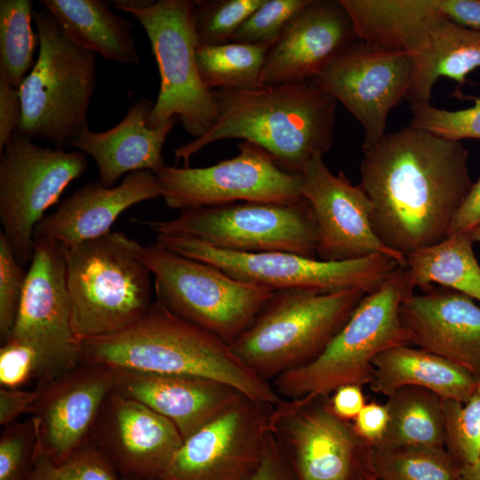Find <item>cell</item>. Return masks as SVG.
<instances>
[{
  "mask_svg": "<svg viewBox=\"0 0 480 480\" xmlns=\"http://www.w3.org/2000/svg\"><path fill=\"white\" fill-rule=\"evenodd\" d=\"M468 152L410 126L364 150L361 188L372 204L380 241L406 258L450 236L453 217L473 186Z\"/></svg>",
  "mask_w": 480,
  "mask_h": 480,
  "instance_id": "obj_1",
  "label": "cell"
},
{
  "mask_svg": "<svg viewBox=\"0 0 480 480\" xmlns=\"http://www.w3.org/2000/svg\"><path fill=\"white\" fill-rule=\"evenodd\" d=\"M211 91L217 120L205 134L174 150L185 166L207 145L240 139L263 148L281 169L300 174L332 146L337 101L309 81Z\"/></svg>",
  "mask_w": 480,
  "mask_h": 480,
  "instance_id": "obj_2",
  "label": "cell"
},
{
  "mask_svg": "<svg viewBox=\"0 0 480 480\" xmlns=\"http://www.w3.org/2000/svg\"><path fill=\"white\" fill-rule=\"evenodd\" d=\"M79 362L113 370L209 378L255 401L274 405L280 399L272 385L249 369L229 344L158 300L131 326L80 340Z\"/></svg>",
  "mask_w": 480,
  "mask_h": 480,
  "instance_id": "obj_3",
  "label": "cell"
},
{
  "mask_svg": "<svg viewBox=\"0 0 480 480\" xmlns=\"http://www.w3.org/2000/svg\"><path fill=\"white\" fill-rule=\"evenodd\" d=\"M365 294L355 289L275 291L230 347L258 377L271 383L317 358Z\"/></svg>",
  "mask_w": 480,
  "mask_h": 480,
  "instance_id": "obj_4",
  "label": "cell"
},
{
  "mask_svg": "<svg viewBox=\"0 0 480 480\" xmlns=\"http://www.w3.org/2000/svg\"><path fill=\"white\" fill-rule=\"evenodd\" d=\"M405 267H397L373 292L365 294L324 351L308 364L276 377L270 384L283 398L331 396L338 388L369 385L373 359L381 352L409 345L400 308L412 294Z\"/></svg>",
  "mask_w": 480,
  "mask_h": 480,
  "instance_id": "obj_5",
  "label": "cell"
},
{
  "mask_svg": "<svg viewBox=\"0 0 480 480\" xmlns=\"http://www.w3.org/2000/svg\"><path fill=\"white\" fill-rule=\"evenodd\" d=\"M37 59L19 87L21 118L17 132L69 146L88 129L87 116L96 88V53L74 43L47 10L33 13Z\"/></svg>",
  "mask_w": 480,
  "mask_h": 480,
  "instance_id": "obj_6",
  "label": "cell"
},
{
  "mask_svg": "<svg viewBox=\"0 0 480 480\" xmlns=\"http://www.w3.org/2000/svg\"><path fill=\"white\" fill-rule=\"evenodd\" d=\"M71 324L77 340L110 335L137 321L151 304V272L126 236L109 233L64 248Z\"/></svg>",
  "mask_w": 480,
  "mask_h": 480,
  "instance_id": "obj_7",
  "label": "cell"
},
{
  "mask_svg": "<svg viewBox=\"0 0 480 480\" xmlns=\"http://www.w3.org/2000/svg\"><path fill=\"white\" fill-rule=\"evenodd\" d=\"M126 243L154 275L156 300L229 345L274 292L156 243L142 245L128 236Z\"/></svg>",
  "mask_w": 480,
  "mask_h": 480,
  "instance_id": "obj_8",
  "label": "cell"
},
{
  "mask_svg": "<svg viewBox=\"0 0 480 480\" xmlns=\"http://www.w3.org/2000/svg\"><path fill=\"white\" fill-rule=\"evenodd\" d=\"M112 5L143 27L158 67L160 89L147 126L159 128L178 118L195 139L205 134L217 120V108L196 62L194 1L159 0L142 8Z\"/></svg>",
  "mask_w": 480,
  "mask_h": 480,
  "instance_id": "obj_9",
  "label": "cell"
},
{
  "mask_svg": "<svg viewBox=\"0 0 480 480\" xmlns=\"http://www.w3.org/2000/svg\"><path fill=\"white\" fill-rule=\"evenodd\" d=\"M156 244L221 269L230 276L271 291L303 289L317 292L376 290L400 265L374 253L346 261H325L287 252H234L183 235H157Z\"/></svg>",
  "mask_w": 480,
  "mask_h": 480,
  "instance_id": "obj_10",
  "label": "cell"
},
{
  "mask_svg": "<svg viewBox=\"0 0 480 480\" xmlns=\"http://www.w3.org/2000/svg\"><path fill=\"white\" fill-rule=\"evenodd\" d=\"M268 429L298 480H371L373 447L337 416L330 396L283 398L272 406Z\"/></svg>",
  "mask_w": 480,
  "mask_h": 480,
  "instance_id": "obj_11",
  "label": "cell"
},
{
  "mask_svg": "<svg viewBox=\"0 0 480 480\" xmlns=\"http://www.w3.org/2000/svg\"><path fill=\"white\" fill-rule=\"evenodd\" d=\"M147 225L157 235H183L234 252H287L316 258V230L306 200L292 204L237 202L180 211Z\"/></svg>",
  "mask_w": 480,
  "mask_h": 480,
  "instance_id": "obj_12",
  "label": "cell"
},
{
  "mask_svg": "<svg viewBox=\"0 0 480 480\" xmlns=\"http://www.w3.org/2000/svg\"><path fill=\"white\" fill-rule=\"evenodd\" d=\"M86 169L83 153L44 148L18 132L0 151L1 233L22 266L31 262L36 225Z\"/></svg>",
  "mask_w": 480,
  "mask_h": 480,
  "instance_id": "obj_13",
  "label": "cell"
},
{
  "mask_svg": "<svg viewBox=\"0 0 480 480\" xmlns=\"http://www.w3.org/2000/svg\"><path fill=\"white\" fill-rule=\"evenodd\" d=\"M238 154L205 167L163 166L155 174L165 204L180 211L258 202L292 204L304 201L301 176L281 169L260 147L247 140Z\"/></svg>",
  "mask_w": 480,
  "mask_h": 480,
  "instance_id": "obj_14",
  "label": "cell"
},
{
  "mask_svg": "<svg viewBox=\"0 0 480 480\" xmlns=\"http://www.w3.org/2000/svg\"><path fill=\"white\" fill-rule=\"evenodd\" d=\"M12 339L32 348L38 359L37 383L80 364L79 343L71 324L64 248L36 241ZM7 339V340H8Z\"/></svg>",
  "mask_w": 480,
  "mask_h": 480,
  "instance_id": "obj_15",
  "label": "cell"
},
{
  "mask_svg": "<svg viewBox=\"0 0 480 480\" xmlns=\"http://www.w3.org/2000/svg\"><path fill=\"white\" fill-rule=\"evenodd\" d=\"M413 67L407 52L378 49L362 41L332 60L310 80L362 124L363 150L386 134L390 111L405 99Z\"/></svg>",
  "mask_w": 480,
  "mask_h": 480,
  "instance_id": "obj_16",
  "label": "cell"
},
{
  "mask_svg": "<svg viewBox=\"0 0 480 480\" xmlns=\"http://www.w3.org/2000/svg\"><path fill=\"white\" fill-rule=\"evenodd\" d=\"M272 406L244 396L183 440L158 480H248L262 459Z\"/></svg>",
  "mask_w": 480,
  "mask_h": 480,
  "instance_id": "obj_17",
  "label": "cell"
},
{
  "mask_svg": "<svg viewBox=\"0 0 480 480\" xmlns=\"http://www.w3.org/2000/svg\"><path fill=\"white\" fill-rule=\"evenodd\" d=\"M300 176V193L316 225L319 260L346 261L381 253L405 267V257L385 246L376 236L372 204L359 185H353L342 171L333 174L322 156H315Z\"/></svg>",
  "mask_w": 480,
  "mask_h": 480,
  "instance_id": "obj_18",
  "label": "cell"
},
{
  "mask_svg": "<svg viewBox=\"0 0 480 480\" xmlns=\"http://www.w3.org/2000/svg\"><path fill=\"white\" fill-rule=\"evenodd\" d=\"M90 438L123 479L137 480H158L183 442L169 420L114 389Z\"/></svg>",
  "mask_w": 480,
  "mask_h": 480,
  "instance_id": "obj_19",
  "label": "cell"
},
{
  "mask_svg": "<svg viewBox=\"0 0 480 480\" xmlns=\"http://www.w3.org/2000/svg\"><path fill=\"white\" fill-rule=\"evenodd\" d=\"M37 386L40 395L30 412L36 451L59 463L90 438L102 403L114 388L113 370L79 364Z\"/></svg>",
  "mask_w": 480,
  "mask_h": 480,
  "instance_id": "obj_20",
  "label": "cell"
},
{
  "mask_svg": "<svg viewBox=\"0 0 480 480\" xmlns=\"http://www.w3.org/2000/svg\"><path fill=\"white\" fill-rule=\"evenodd\" d=\"M359 40L339 0H312L268 48L261 85L309 81Z\"/></svg>",
  "mask_w": 480,
  "mask_h": 480,
  "instance_id": "obj_21",
  "label": "cell"
},
{
  "mask_svg": "<svg viewBox=\"0 0 480 480\" xmlns=\"http://www.w3.org/2000/svg\"><path fill=\"white\" fill-rule=\"evenodd\" d=\"M400 318L409 345L444 357L480 380V306L472 298L431 287L407 297Z\"/></svg>",
  "mask_w": 480,
  "mask_h": 480,
  "instance_id": "obj_22",
  "label": "cell"
},
{
  "mask_svg": "<svg viewBox=\"0 0 480 480\" xmlns=\"http://www.w3.org/2000/svg\"><path fill=\"white\" fill-rule=\"evenodd\" d=\"M159 196L160 182L149 170L129 173L116 187L100 181L87 183L44 216L35 228L34 240L69 248L101 237L110 233L114 222L128 208Z\"/></svg>",
  "mask_w": 480,
  "mask_h": 480,
  "instance_id": "obj_23",
  "label": "cell"
},
{
  "mask_svg": "<svg viewBox=\"0 0 480 480\" xmlns=\"http://www.w3.org/2000/svg\"><path fill=\"white\" fill-rule=\"evenodd\" d=\"M113 374L114 390L169 420L183 440L245 396L236 388L209 378L126 370H113Z\"/></svg>",
  "mask_w": 480,
  "mask_h": 480,
  "instance_id": "obj_24",
  "label": "cell"
},
{
  "mask_svg": "<svg viewBox=\"0 0 480 480\" xmlns=\"http://www.w3.org/2000/svg\"><path fill=\"white\" fill-rule=\"evenodd\" d=\"M154 103L146 98L133 104L125 116L109 130L95 132L86 129L68 147H75L96 162L100 181L113 187L124 174L149 170L156 173L164 166L163 147L178 118L151 129L146 120Z\"/></svg>",
  "mask_w": 480,
  "mask_h": 480,
  "instance_id": "obj_25",
  "label": "cell"
},
{
  "mask_svg": "<svg viewBox=\"0 0 480 480\" xmlns=\"http://www.w3.org/2000/svg\"><path fill=\"white\" fill-rule=\"evenodd\" d=\"M371 389L388 396L403 387L430 390L443 399L468 402L480 380L451 361L411 345L390 348L372 361Z\"/></svg>",
  "mask_w": 480,
  "mask_h": 480,
  "instance_id": "obj_26",
  "label": "cell"
},
{
  "mask_svg": "<svg viewBox=\"0 0 480 480\" xmlns=\"http://www.w3.org/2000/svg\"><path fill=\"white\" fill-rule=\"evenodd\" d=\"M412 59V79L404 99L410 108L430 103L438 78L448 77L461 86L467 76L480 68V30L440 18L428 28Z\"/></svg>",
  "mask_w": 480,
  "mask_h": 480,
  "instance_id": "obj_27",
  "label": "cell"
},
{
  "mask_svg": "<svg viewBox=\"0 0 480 480\" xmlns=\"http://www.w3.org/2000/svg\"><path fill=\"white\" fill-rule=\"evenodd\" d=\"M360 41L372 47L417 51L431 25L444 18L436 0H339Z\"/></svg>",
  "mask_w": 480,
  "mask_h": 480,
  "instance_id": "obj_28",
  "label": "cell"
},
{
  "mask_svg": "<svg viewBox=\"0 0 480 480\" xmlns=\"http://www.w3.org/2000/svg\"><path fill=\"white\" fill-rule=\"evenodd\" d=\"M63 32L79 46L108 60L139 66L132 23L100 0H40Z\"/></svg>",
  "mask_w": 480,
  "mask_h": 480,
  "instance_id": "obj_29",
  "label": "cell"
},
{
  "mask_svg": "<svg viewBox=\"0 0 480 480\" xmlns=\"http://www.w3.org/2000/svg\"><path fill=\"white\" fill-rule=\"evenodd\" d=\"M473 243L469 232L453 234L406 256L405 269L412 286L426 291L437 284L480 302V265Z\"/></svg>",
  "mask_w": 480,
  "mask_h": 480,
  "instance_id": "obj_30",
  "label": "cell"
},
{
  "mask_svg": "<svg viewBox=\"0 0 480 480\" xmlns=\"http://www.w3.org/2000/svg\"><path fill=\"white\" fill-rule=\"evenodd\" d=\"M387 397L388 427L373 448H444L443 398L412 386L400 388Z\"/></svg>",
  "mask_w": 480,
  "mask_h": 480,
  "instance_id": "obj_31",
  "label": "cell"
},
{
  "mask_svg": "<svg viewBox=\"0 0 480 480\" xmlns=\"http://www.w3.org/2000/svg\"><path fill=\"white\" fill-rule=\"evenodd\" d=\"M269 47L238 42L197 45L196 62L203 84L209 90L262 86L261 74Z\"/></svg>",
  "mask_w": 480,
  "mask_h": 480,
  "instance_id": "obj_32",
  "label": "cell"
},
{
  "mask_svg": "<svg viewBox=\"0 0 480 480\" xmlns=\"http://www.w3.org/2000/svg\"><path fill=\"white\" fill-rule=\"evenodd\" d=\"M33 2L0 1V81L19 88L32 69L38 41L31 21Z\"/></svg>",
  "mask_w": 480,
  "mask_h": 480,
  "instance_id": "obj_33",
  "label": "cell"
},
{
  "mask_svg": "<svg viewBox=\"0 0 480 480\" xmlns=\"http://www.w3.org/2000/svg\"><path fill=\"white\" fill-rule=\"evenodd\" d=\"M380 480H457L459 465L445 448H373Z\"/></svg>",
  "mask_w": 480,
  "mask_h": 480,
  "instance_id": "obj_34",
  "label": "cell"
},
{
  "mask_svg": "<svg viewBox=\"0 0 480 480\" xmlns=\"http://www.w3.org/2000/svg\"><path fill=\"white\" fill-rule=\"evenodd\" d=\"M264 0H195L193 25L197 45L232 41L236 32Z\"/></svg>",
  "mask_w": 480,
  "mask_h": 480,
  "instance_id": "obj_35",
  "label": "cell"
},
{
  "mask_svg": "<svg viewBox=\"0 0 480 480\" xmlns=\"http://www.w3.org/2000/svg\"><path fill=\"white\" fill-rule=\"evenodd\" d=\"M444 448L459 465L480 461V385L466 403L444 399Z\"/></svg>",
  "mask_w": 480,
  "mask_h": 480,
  "instance_id": "obj_36",
  "label": "cell"
},
{
  "mask_svg": "<svg viewBox=\"0 0 480 480\" xmlns=\"http://www.w3.org/2000/svg\"><path fill=\"white\" fill-rule=\"evenodd\" d=\"M31 480H123L91 438L55 463L36 451Z\"/></svg>",
  "mask_w": 480,
  "mask_h": 480,
  "instance_id": "obj_37",
  "label": "cell"
},
{
  "mask_svg": "<svg viewBox=\"0 0 480 480\" xmlns=\"http://www.w3.org/2000/svg\"><path fill=\"white\" fill-rule=\"evenodd\" d=\"M454 96L472 100L474 105L458 110L437 108L431 103L418 105L410 108L412 118L409 126L453 141L480 140V97L463 96L461 92Z\"/></svg>",
  "mask_w": 480,
  "mask_h": 480,
  "instance_id": "obj_38",
  "label": "cell"
},
{
  "mask_svg": "<svg viewBox=\"0 0 480 480\" xmlns=\"http://www.w3.org/2000/svg\"><path fill=\"white\" fill-rule=\"evenodd\" d=\"M36 448V431L31 417L3 427L0 436V480H31Z\"/></svg>",
  "mask_w": 480,
  "mask_h": 480,
  "instance_id": "obj_39",
  "label": "cell"
},
{
  "mask_svg": "<svg viewBox=\"0 0 480 480\" xmlns=\"http://www.w3.org/2000/svg\"><path fill=\"white\" fill-rule=\"evenodd\" d=\"M312 0H264L236 32L231 42L271 46L287 23Z\"/></svg>",
  "mask_w": 480,
  "mask_h": 480,
  "instance_id": "obj_40",
  "label": "cell"
},
{
  "mask_svg": "<svg viewBox=\"0 0 480 480\" xmlns=\"http://www.w3.org/2000/svg\"><path fill=\"white\" fill-rule=\"evenodd\" d=\"M27 272L18 261L7 240L0 233V338L12 334L20 310Z\"/></svg>",
  "mask_w": 480,
  "mask_h": 480,
  "instance_id": "obj_41",
  "label": "cell"
},
{
  "mask_svg": "<svg viewBox=\"0 0 480 480\" xmlns=\"http://www.w3.org/2000/svg\"><path fill=\"white\" fill-rule=\"evenodd\" d=\"M38 378V359L26 344L8 339L0 348V386L20 388Z\"/></svg>",
  "mask_w": 480,
  "mask_h": 480,
  "instance_id": "obj_42",
  "label": "cell"
},
{
  "mask_svg": "<svg viewBox=\"0 0 480 480\" xmlns=\"http://www.w3.org/2000/svg\"><path fill=\"white\" fill-rule=\"evenodd\" d=\"M248 480H298L269 429L265 438L261 461Z\"/></svg>",
  "mask_w": 480,
  "mask_h": 480,
  "instance_id": "obj_43",
  "label": "cell"
},
{
  "mask_svg": "<svg viewBox=\"0 0 480 480\" xmlns=\"http://www.w3.org/2000/svg\"><path fill=\"white\" fill-rule=\"evenodd\" d=\"M388 423V412L385 404L378 402L365 404L353 425L357 435L375 447L383 437Z\"/></svg>",
  "mask_w": 480,
  "mask_h": 480,
  "instance_id": "obj_44",
  "label": "cell"
},
{
  "mask_svg": "<svg viewBox=\"0 0 480 480\" xmlns=\"http://www.w3.org/2000/svg\"><path fill=\"white\" fill-rule=\"evenodd\" d=\"M20 118L19 88L0 81V151L17 132Z\"/></svg>",
  "mask_w": 480,
  "mask_h": 480,
  "instance_id": "obj_45",
  "label": "cell"
},
{
  "mask_svg": "<svg viewBox=\"0 0 480 480\" xmlns=\"http://www.w3.org/2000/svg\"><path fill=\"white\" fill-rule=\"evenodd\" d=\"M40 395V388L34 389L0 388V425L4 427L16 421L24 413L31 412Z\"/></svg>",
  "mask_w": 480,
  "mask_h": 480,
  "instance_id": "obj_46",
  "label": "cell"
},
{
  "mask_svg": "<svg viewBox=\"0 0 480 480\" xmlns=\"http://www.w3.org/2000/svg\"><path fill=\"white\" fill-rule=\"evenodd\" d=\"M436 4L444 19L480 30V0H436Z\"/></svg>",
  "mask_w": 480,
  "mask_h": 480,
  "instance_id": "obj_47",
  "label": "cell"
},
{
  "mask_svg": "<svg viewBox=\"0 0 480 480\" xmlns=\"http://www.w3.org/2000/svg\"><path fill=\"white\" fill-rule=\"evenodd\" d=\"M362 388L348 384L335 389L330 396L333 412L343 420L353 421L366 404Z\"/></svg>",
  "mask_w": 480,
  "mask_h": 480,
  "instance_id": "obj_48",
  "label": "cell"
},
{
  "mask_svg": "<svg viewBox=\"0 0 480 480\" xmlns=\"http://www.w3.org/2000/svg\"><path fill=\"white\" fill-rule=\"evenodd\" d=\"M480 225V177L473 183L468 194L457 210L450 235L470 232Z\"/></svg>",
  "mask_w": 480,
  "mask_h": 480,
  "instance_id": "obj_49",
  "label": "cell"
},
{
  "mask_svg": "<svg viewBox=\"0 0 480 480\" xmlns=\"http://www.w3.org/2000/svg\"><path fill=\"white\" fill-rule=\"evenodd\" d=\"M457 480H480V461L458 467Z\"/></svg>",
  "mask_w": 480,
  "mask_h": 480,
  "instance_id": "obj_50",
  "label": "cell"
},
{
  "mask_svg": "<svg viewBox=\"0 0 480 480\" xmlns=\"http://www.w3.org/2000/svg\"><path fill=\"white\" fill-rule=\"evenodd\" d=\"M469 235L473 240V242H477L480 244V225H478L477 227H476L475 228H473L470 232H469Z\"/></svg>",
  "mask_w": 480,
  "mask_h": 480,
  "instance_id": "obj_51",
  "label": "cell"
},
{
  "mask_svg": "<svg viewBox=\"0 0 480 480\" xmlns=\"http://www.w3.org/2000/svg\"><path fill=\"white\" fill-rule=\"evenodd\" d=\"M371 480H380V479L377 476H375L374 478H372Z\"/></svg>",
  "mask_w": 480,
  "mask_h": 480,
  "instance_id": "obj_52",
  "label": "cell"
},
{
  "mask_svg": "<svg viewBox=\"0 0 480 480\" xmlns=\"http://www.w3.org/2000/svg\"><path fill=\"white\" fill-rule=\"evenodd\" d=\"M123 480H137V479H123Z\"/></svg>",
  "mask_w": 480,
  "mask_h": 480,
  "instance_id": "obj_53",
  "label": "cell"
}]
</instances>
